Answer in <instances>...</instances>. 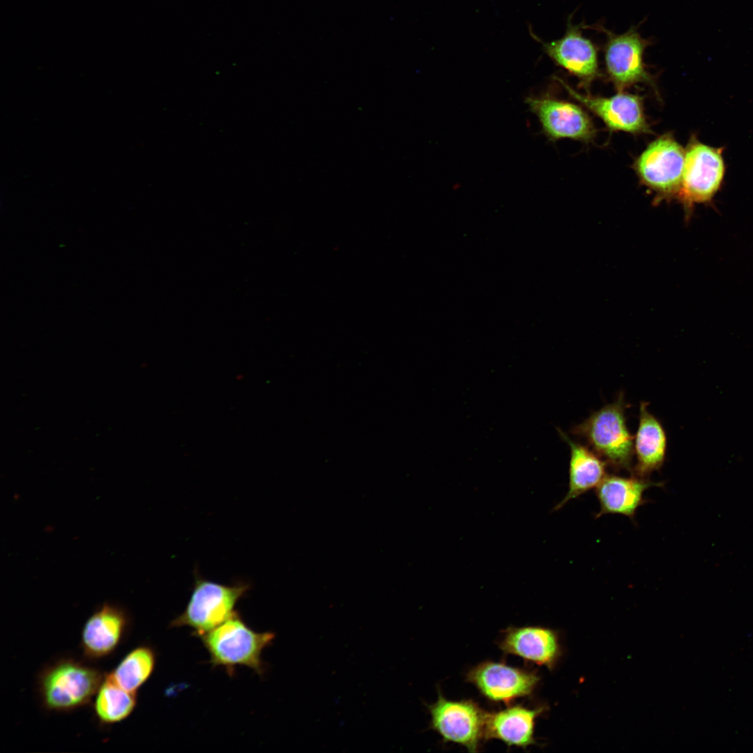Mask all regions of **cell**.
Listing matches in <instances>:
<instances>
[{
  "mask_svg": "<svg viewBox=\"0 0 753 753\" xmlns=\"http://www.w3.org/2000/svg\"><path fill=\"white\" fill-rule=\"evenodd\" d=\"M199 637L213 667H223L229 676H233L237 667H246L261 676L266 671L262 653L272 644L275 634L254 631L235 611L220 625Z\"/></svg>",
  "mask_w": 753,
  "mask_h": 753,
  "instance_id": "obj_1",
  "label": "cell"
},
{
  "mask_svg": "<svg viewBox=\"0 0 753 753\" xmlns=\"http://www.w3.org/2000/svg\"><path fill=\"white\" fill-rule=\"evenodd\" d=\"M628 406L621 392L613 402L593 412L573 426L570 432L584 440L614 469L632 473L634 436L626 422L625 409Z\"/></svg>",
  "mask_w": 753,
  "mask_h": 753,
  "instance_id": "obj_2",
  "label": "cell"
},
{
  "mask_svg": "<svg viewBox=\"0 0 753 753\" xmlns=\"http://www.w3.org/2000/svg\"><path fill=\"white\" fill-rule=\"evenodd\" d=\"M105 675L98 668L73 658H62L45 667L38 678L43 707L68 712L91 702Z\"/></svg>",
  "mask_w": 753,
  "mask_h": 753,
  "instance_id": "obj_3",
  "label": "cell"
},
{
  "mask_svg": "<svg viewBox=\"0 0 753 753\" xmlns=\"http://www.w3.org/2000/svg\"><path fill=\"white\" fill-rule=\"evenodd\" d=\"M195 575L190 600L169 627H189L195 636L199 637L234 614L236 604L250 589V585L245 582L223 584Z\"/></svg>",
  "mask_w": 753,
  "mask_h": 753,
  "instance_id": "obj_4",
  "label": "cell"
},
{
  "mask_svg": "<svg viewBox=\"0 0 753 753\" xmlns=\"http://www.w3.org/2000/svg\"><path fill=\"white\" fill-rule=\"evenodd\" d=\"M584 26L605 35L603 46L605 73L618 91H624L638 84L655 87L654 77L644 62L645 51L653 41L643 38L637 26L616 33L601 23Z\"/></svg>",
  "mask_w": 753,
  "mask_h": 753,
  "instance_id": "obj_5",
  "label": "cell"
},
{
  "mask_svg": "<svg viewBox=\"0 0 753 753\" xmlns=\"http://www.w3.org/2000/svg\"><path fill=\"white\" fill-rule=\"evenodd\" d=\"M683 148L671 133L652 141L635 159L633 168L640 181L658 200L677 197L683 172Z\"/></svg>",
  "mask_w": 753,
  "mask_h": 753,
  "instance_id": "obj_6",
  "label": "cell"
},
{
  "mask_svg": "<svg viewBox=\"0 0 753 753\" xmlns=\"http://www.w3.org/2000/svg\"><path fill=\"white\" fill-rule=\"evenodd\" d=\"M722 149L714 148L692 137L686 148L680 188L677 198L686 209L710 201L724 175Z\"/></svg>",
  "mask_w": 753,
  "mask_h": 753,
  "instance_id": "obj_7",
  "label": "cell"
},
{
  "mask_svg": "<svg viewBox=\"0 0 753 753\" xmlns=\"http://www.w3.org/2000/svg\"><path fill=\"white\" fill-rule=\"evenodd\" d=\"M431 716L430 729L446 743L461 745L470 752L478 751L484 739L486 712L471 700L450 701L440 693L438 699L427 705Z\"/></svg>",
  "mask_w": 753,
  "mask_h": 753,
  "instance_id": "obj_8",
  "label": "cell"
},
{
  "mask_svg": "<svg viewBox=\"0 0 753 753\" xmlns=\"http://www.w3.org/2000/svg\"><path fill=\"white\" fill-rule=\"evenodd\" d=\"M568 17L563 36L555 40L545 42L534 36L542 45L545 54L558 67L575 76L581 86L589 89L602 76L598 61V47L584 36L583 24H573Z\"/></svg>",
  "mask_w": 753,
  "mask_h": 753,
  "instance_id": "obj_9",
  "label": "cell"
},
{
  "mask_svg": "<svg viewBox=\"0 0 753 753\" xmlns=\"http://www.w3.org/2000/svg\"><path fill=\"white\" fill-rule=\"evenodd\" d=\"M557 81L575 100L599 117L610 131L633 135L652 132L644 112L643 98L637 94L618 91L609 97L579 93L559 77Z\"/></svg>",
  "mask_w": 753,
  "mask_h": 753,
  "instance_id": "obj_10",
  "label": "cell"
},
{
  "mask_svg": "<svg viewBox=\"0 0 753 753\" xmlns=\"http://www.w3.org/2000/svg\"><path fill=\"white\" fill-rule=\"evenodd\" d=\"M526 103L538 117L542 132L549 139L568 138L588 143L595 139L594 123L579 105L549 96H529Z\"/></svg>",
  "mask_w": 753,
  "mask_h": 753,
  "instance_id": "obj_11",
  "label": "cell"
},
{
  "mask_svg": "<svg viewBox=\"0 0 753 753\" xmlns=\"http://www.w3.org/2000/svg\"><path fill=\"white\" fill-rule=\"evenodd\" d=\"M466 680L489 701L509 703L515 699L531 695L540 676L535 671L485 661L471 669Z\"/></svg>",
  "mask_w": 753,
  "mask_h": 753,
  "instance_id": "obj_12",
  "label": "cell"
},
{
  "mask_svg": "<svg viewBox=\"0 0 753 753\" xmlns=\"http://www.w3.org/2000/svg\"><path fill=\"white\" fill-rule=\"evenodd\" d=\"M130 618L122 607L105 603L85 622L81 634V647L89 659L112 654L126 634Z\"/></svg>",
  "mask_w": 753,
  "mask_h": 753,
  "instance_id": "obj_13",
  "label": "cell"
},
{
  "mask_svg": "<svg viewBox=\"0 0 753 753\" xmlns=\"http://www.w3.org/2000/svg\"><path fill=\"white\" fill-rule=\"evenodd\" d=\"M499 648L505 654L552 669L561 655L556 631L540 626L510 627L503 632Z\"/></svg>",
  "mask_w": 753,
  "mask_h": 753,
  "instance_id": "obj_14",
  "label": "cell"
},
{
  "mask_svg": "<svg viewBox=\"0 0 753 753\" xmlns=\"http://www.w3.org/2000/svg\"><path fill=\"white\" fill-rule=\"evenodd\" d=\"M662 485L663 482H654L634 474L629 477L607 475L595 489L600 504L595 518L618 514L634 519L637 509L647 503L644 492L651 487Z\"/></svg>",
  "mask_w": 753,
  "mask_h": 753,
  "instance_id": "obj_15",
  "label": "cell"
},
{
  "mask_svg": "<svg viewBox=\"0 0 753 753\" xmlns=\"http://www.w3.org/2000/svg\"><path fill=\"white\" fill-rule=\"evenodd\" d=\"M545 709V706L530 708L517 704L486 712L484 740L498 739L509 747L526 748L535 743V720Z\"/></svg>",
  "mask_w": 753,
  "mask_h": 753,
  "instance_id": "obj_16",
  "label": "cell"
},
{
  "mask_svg": "<svg viewBox=\"0 0 753 753\" xmlns=\"http://www.w3.org/2000/svg\"><path fill=\"white\" fill-rule=\"evenodd\" d=\"M648 404L645 401L639 404V423L634 437L636 464L632 468V474L641 478H648L653 471L662 468L667 448L664 428L661 422L649 411Z\"/></svg>",
  "mask_w": 753,
  "mask_h": 753,
  "instance_id": "obj_17",
  "label": "cell"
},
{
  "mask_svg": "<svg viewBox=\"0 0 753 753\" xmlns=\"http://www.w3.org/2000/svg\"><path fill=\"white\" fill-rule=\"evenodd\" d=\"M557 431L570 447L568 490L564 498L553 508L559 510L567 503L592 489H596L607 476V463L591 448L574 441L560 428Z\"/></svg>",
  "mask_w": 753,
  "mask_h": 753,
  "instance_id": "obj_18",
  "label": "cell"
},
{
  "mask_svg": "<svg viewBox=\"0 0 753 753\" xmlns=\"http://www.w3.org/2000/svg\"><path fill=\"white\" fill-rule=\"evenodd\" d=\"M137 705V694L119 686L109 674L105 675L94 701V712L102 724H112L126 719Z\"/></svg>",
  "mask_w": 753,
  "mask_h": 753,
  "instance_id": "obj_19",
  "label": "cell"
},
{
  "mask_svg": "<svg viewBox=\"0 0 753 753\" xmlns=\"http://www.w3.org/2000/svg\"><path fill=\"white\" fill-rule=\"evenodd\" d=\"M155 663L154 650L150 646H140L130 651L109 675L122 688L137 694L151 677Z\"/></svg>",
  "mask_w": 753,
  "mask_h": 753,
  "instance_id": "obj_20",
  "label": "cell"
}]
</instances>
